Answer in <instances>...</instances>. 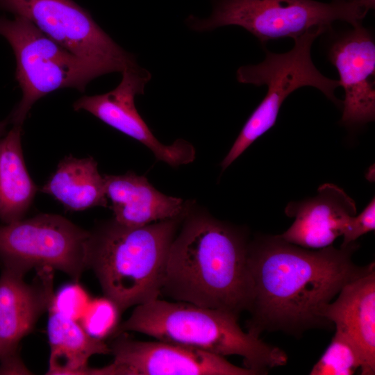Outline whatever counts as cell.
<instances>
[{"label": "cell", "mask_w": 375, "mask_h": 375, "mask_svg": "<svg viewBox=\"0 0 375 375\" xmlns=\"http://www.w3.org/2000/svg\"><path fill=\"white\" fill-rule=\"evenodd\" d=\"M358 247L353 242L340 249L310 250L278 235L253 240L248 250V331L297 335L330 324L321 316L324 308L345 284L375 269L374 262L366 266L353 262Z\"/></svg>", "instance_id": "6da1fadb"}, {"label": "cell", "mask_w": 375, "mask_h": 375, "mask_svg": "<svg viewBox=\"0 0 375 375\" xmlns=\"http://www.w3.org/2000/svg\"><path fill=\"white\" fill-rule=\"evenodd\" d=\"M249 244L224 222L190 216L171 244L161 294L239 316L249 303Z\"/></svg>", "instance_id": "7a4b0ae2"}, {"label": "cell", "mask_w": 375, "mask_h": 375, "mask_svg": "<svg viewBox=\"0 0 375 375\" xmlns=\"http://www.w3.org/2000/svg\"><path fill=\"white\" fill-rule=\"evenodd\" d=\"M183 218L140 227L112 219L90 231L88 267L121 312L161 294L168 253Z\"/></svg>", "instance_id": "3957f363"}, {"label": "cell", "mask_w": 375, "mask_h": 375, "mask_svg": "<svg viewBox=\"0 0 375 375\" xmlns=\"http://www.w3.org/2000/svg\"><path fill=\"white\" fill-rule=\"evenodd\" d=\"M238 317L190 303L157 299L136 306L115 333L135 331L223 357L240 356L245 367L260 374L285 365L288 356L284 351L264 342L259 335L243 331Z\"/></svg>", "instance_id": "277c9868"}, {"label": "cell", "mask_w": 375, "mask_h": 375, "mask_svg": "<svg viewBox=\"0 0 375 375\" xmlns=\"http://www.w3.org/2000/svg\"><path fill=\"white\" fill-rule=\"evenodd\" d=\"M325 31L324 28L310 30L294 39V44L289 51L276 53L266 51L265 58L260 63L242 66L238 69V82L256 86L265 85L267 90L222 162V171L274 126L281 105L298 88L310 86L318 89L342 108V101L335 95V89L340 87V81L324 76L311 58L312 44Z\"/></svg>", "instance_id": "5b68a950"}, {"label": "cell", "mask_w": 375, "mask_h": 375, "mask_svg": "<svg viewBox=\"0 0 375 375\" xmlns=\"http://www.w3.org/2000/svg\"><path fill=\"white\" fill-rule=\"evenodd\" d=\"M212 12L205 19L190 15L188 24L199 32L224 26H238L260 43L291 38L293 40L315 28L329 29L342 21L353 27L362 24L369 12L345 0L324 3L315 0H213Z\"/></svg>", "instance_id": "8992f818"}, {"label": "cell", "mask_w": 375, "mask_h": 375, "mask_svg": "<svg viewBox=\"0 0 375 375\" xmlns=\"http://www.w3.org/2000/svg\"><path fill=\"white\" fill-rule=\"evenodd\" d=\"M0 35L16 58L15 78L22 98L8 117L22 126L32 106L46 94L65 88L83 92L88 83L104 74L92 62L74 53L44 34L27 19L0 17Z\"/></svg>", "instance_id": "52a82bcc"}, {"label": "cell", "mask_w": 375, "mask_h": 375, "mask_svg": "<svg viewBox=\"0 0 375 375\" xmlns=\"http://www.w3.org/2000/svg\"><path fill=\"white\" fill-rule=\"evenodd\" d=\"M90 234L58 215L22 219L0 226V261L3 269L24 276L47 267L78 281L88 267Z\"/></svg>", "instance_id": "ba28073f"}, {"label": "cell", "mask_w": 375, "mask_h": 375, "mask_svg": "<svg viewBox=\"0 0 375 375\" xmlns=\"http://www.w3.org/2000/svg\"><path fill=\"white\" fill-rule=\"evenodd\" d=\"M0 10L31 22L44 34L99 67L104 74L136 65L90 12L72 0H0Z\"/></svg>", "instance_id": "9c48e42d"}, {"label": "cell", "mask_w": 375, "mask_h": 375, "mask_svg": "<svg viewBox=\"0 0 375 375\" xmlns=\"http://www.w3.org/2000/svg\"><path fill=\"white\" fill-rule=\"evenodd\" d=\"M110 344L112 362L93 368L95 375H256L224 357L196 349L157 341H138L117 334Z\"/></svg>", "instance_id": "30bf717a"}, {"label": "cell", "mask_w": 375, "mask_h": 375, "mask_svg": "<svg viewBox=\"0 0 375 375\" xmlns=\"http://www.w3.org/2000/svg\"><path fill=\"white\" fill-rule=\"evenodd\" d=\"M151 74L138 65L122 72L119 84L102 94L83 96L73 105L76 111L85 110L108 126L138 140L149 148L157 160L178 167L192 162L195 149L185 140L178 139L169 145L160 142L138 112L136 95L144 93Z\"/></svg>", "instance_id": "8fae6325"}, {"label": "cell", "mask_w": 375, "mask_h": 375, "mask_svg": "<svg viewBox=\"0 0 375 375\" xmlns=\"http://www.w3.org/2000/svg\"><path fill=\"white\" fill-rule=\"evenodd\" d=\"M328 33L326 55L336 68L344 92L340 122L349 127L364 125L375 117V42L362 24Z\"/></svg>", "instance_id": "7c38bea8"}, {"label": "cell", "mask_w": 375, "mask_h": 375, "mask_svg": "<svg viewBox=\"0 0 375 375\" xmlns=\"http://www.w3.org/2000/svg\"><path fill=\"white\" fill-rule=\"evenodd\" d=\"M32 284L24 275L3 269L0 276V360L17 354L20 340L50 307L53 269L41 268Z\"/></svg>", "instance_id": "4fadbf2b"}, {"label": "cell", "mask_w": 375, "mask_h": 375, "mask_svg": "<svg viewBox=\"0 0 375 375\" xmlns=\"http://www.w3.org/2000/svg\"><path fill=\"white\" fill-rule=\"evenodd\" d=\"M285 212L294 221L278 235L297 246L317 249L332 245L342 235L349 219L356 214V206L342 189L324 183L315 197L288 203Z\"/></svg>", "instance_id": "5bb4252c"}, {"label": "cell", "mask_w": 375, "mask_h": 375, "mask_svg": "<svg viewBox=\"0 0 375 375\" xmlns=\"http://www.w3.org/2000/svg\"><path fill=\"white\" fill-rule=\"evenodd\" d=\"M321 316L355 348L362 375L375 374V269L345 284Z\"/></svg>", "instance_id": "9a60e30c"}, {"label": "cell", "mask_w": 375, "mask_h": 375, "mask_svg": "<svg viewBox=\"0 0 375 375\" xmlns=\"http://www.w3.org/2000/svg\"><path fill=\"white\" fill-rule=\"evenodd\" d=\"M106 194L111 201L114 220L131 227L183 217L188 203L158 191L146 177L128 172L104 175Z\"/></svg>", "instance_id": "2e32d148"}, {"label": "cell", "mask_w": 375, "mask_h": 375, "mask_svg": "<svg viewBox=\"0 0 375 375\" xmlns=\"http://www.w3.org/2000/svg\"><path fill=\"white\" fill-rule=\"evenodd\" d=\"M40 191L51 195L70 211L108 206L104 178L92 157L66 156Z\"/></svg>", "instance_id": "e0dca14e"}, {"label": "cell", "mask_w": 375, "mask_h": 375, "mask_svg": "<svg viewBox=\"0 0 375 375\" xmlns=\"http://www.w3.org/2000/svg\"><path fill=\"white\" fill-rule=\"evenodd\" d=\"M47 333L50 357L47 374H87L89 358L110 354L103 340L90 336L78 321L49 309Z\"/></svg>", "instance_id": "ac0fdd59"}, {"label": "cell", "mask_w": 375, "mask_h": 375, "mask_svg": "<svg viewBox=\"0 0 375 375\" xmlns=\"http://www.w3.org/2000/svg\"><path fill=\"white\" fill-rule=\"evenodd\" d=\"M22 126L13 125L0 139V220L9 224L23 219L38 190L23 157Z\"/></svg>", "instance_id": "d6986e66"}, {"label": "cell", "mask_w": 375, "mask_h": 375, "mask_svg": "<svg viewBox=\"0 0 375 375\" xmlns=\"http://www.w3.org/2000/svg\"><path fill=\"white\" fill-rule=\"evenodd\" d=\"M360 368V360L353 345L335 332L333 339L311 369V375H350Z\"/></svg>", "instance_id": "ffe728a7"}, {"label": "cell", "mask_w": 375, "mask_h": 375, "mask_svg": "<svg viewBox=\"0 0 375 375\" xmlns=\"http://www.w3.org/2000/svg\"><path fill=\"white\" fill-rule=\"evenodd\" d=\"M121 310L106 296L92 299L78 322L92 338L103 340L115 333Z\"/></svg>", "instance_id": "44dd1931"}, {"label": "cell", "mask_w": 375, "mask_h": 375, "mask_svg": "<svg viewBox=\"0 0 375 375\" xmlns=\"http://www.w3.org/2000/svg\"><path fill=\"white\" fill-rule=\"evenodd\" d=\"M91 299L87 290L78 283H69L53 294L49 309L78 322Z\"/></svg>", "instance_id": "7402d4cb"}, {"label": "cell", "mask_w": 375, "mask_h": 375, "mask_svg": "<svg viewBox=\"0 0 375 375\" xmlns=\"http://www.w3.org/2000/svg\"><path fill=\"white\" fill-rule=\"evenodd\" d=\"M375 228V199L374 197L358 215L351 217L342 232L344 247L356 241L360 236L374 231Z\"/></svg>", "instance_id": "603a6c76"}, {"label": "cell", "mask_w": 375, "mask_h": 375, "mask_svg": "<svg viewBox=\"0 0 375 375\" xmlns=\"http://www.w3.org/2000/svg\"><path fill=\"white\" fill-rule=\"evenodd\" d=\"M349 2L359 4L365 8L368 11L375 8V0H345Z\"/></svg>", "instance_id": "cb8c5ba5"}, {"label": "cell", "mask_w": 375, "mask_h": 375, "mask_svg": "<svg viewBox=\"0 0 375 375\" xmlns=\"http://www.w3.org/2000/svg\"><path fill=\"white\" fill-rule=\"evenodd\" d=\"M10 124L8 117L0 122V138L5 135L8 124Z\"/></svg>", "instance_id": "d4e9b609"}]
</instances>
